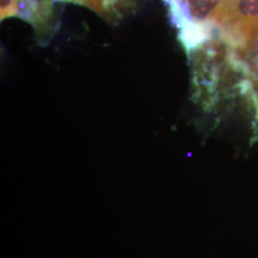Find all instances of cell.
I'll use <instances>...</instances> for the list:
<instances>
[{
	"mask_svg": "<svg viewBox=\"0 0 258 258\" xmlns=\"http://www.w3.org/2000/svg\"><path fill=\"white\" fill-rule=\"evenodd\" d=\"M231 0H188L194 15L198 18H207L214 12H221L224 15Z\"/></svg>",
	"mask_w": 258,
	"mask_h": 258,
	"instance_id": "2",
	"label": "cell"
},
{
	"mask_svg": "<svg viewBox=\"0 0 258 258\" xmlns=\"http://www.w3.org/2000/svg\"><path fill=\"white\" fill-rule=\"evenodd\" d=\"M233 41L249 48L258 40V0H231L223 15Z\"/></svg>",
	"mask_w": 258,
	"mask_h": 258,
	"instance_id": "1",
	"label": "cell"
}]
</instances>
